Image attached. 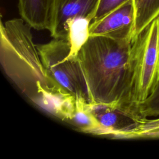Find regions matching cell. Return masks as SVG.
<instances>
[{
  "label": "cell",
  "instance_id": "cell-2",
  "mask_svg": "<svg viewBox=\"0 0 159 159\" xmlns=\"http://www.w3.org/2000/svg\"><path fill=\"white\" fill-rule=\"evenodd\" d=\"M131 43L129 40L90 36L81 48L77 60L85 81L89 103L134 107L130 66Z\"/></svg>",
  "mask_w": 159,
  "mask_h": 159
},
{
  "label": "cell",
  "instance_id": "cell-3",
  "mask_svg": "<svg viewBox=\"0 0 159 159\" xmlns=\"http://www.w3.org/2000/svg\"><path fill=\"white\" fill-rule=\"evenodd\" d=\"M130 66L132 104L137 110L153 92L159 80V16L132 40Z\"/></svg>",
  "mask_w": 159,
  "mask_h": 159
},
{
  "label": "cell",
  "instance_id": "cell-9",
  "mask_svg": "<svg viewBox=\"0 0 159 159\" xmlns=\"http://www.w3.org/2000/svg\"><path fill=\"white\" fill-rule=\"evenodd\" d=\"M91 20L86 17L73 19L66 25V37L70 50L68 58L77 60L78 53L87 42L89 37V26Z\"/></svg>",
  "mask_w": 159,
  "mask_h": 159
},
{
  "label": "cell",
  "instance_id": "cell-4",
  "mask_svg": "<svg viewBox=\"0 0 159 159\" xmlns=\"http://www.w3.org/2000/svg\"><path fill=\"white\" fill-rule=\"evenodd\" d=\"M37 47L49 75L76 98L88 101L85 81L78 60L68 58L70 47L67 39L53 38Z\"/></svg>",
  "mask_w": 159,
  "mask_h": 159
},
{
  "label": "cell",
  "instance_id": "cell-5",
  "mask_svg": "<svg viewBox=\"0 0 159 159\" xmlns=\"http://www.w3.org/2000/svg\"><path fill=\"white\" fill-rule=\"evenodd\" d=\"M88 107L103 128V135L132 139L145 119L130 106L91 104Z\"/></svg>",
  "mask_w": 159,
  "mask_h": 159
},
{
  "label": "cell",
  "instance_id": "cell-8",
  "mask_svg": "<svg viewBox=\"0 0 159 159\" xmlns=\"http://www.w3.org/2000/svg\"><path fill=\"white\" fill-rule=\"evenodd\" d=\"M55 0H19L18 8L21 18L36 30L52 29Z\"/></svg>",
  "mask_w": 159,
  "mask_h": 159
},
{
  "label": "cell",
  "instance_id": "cell-6",
  "mask_svg": "<svg viewBox=\"0 0 159 159\" xmlns=\"http://www.w3.org/2000/svg\"><path fill=\"white\" fill-rule=\"evenodd\" d=\"M135 25L133 1L127 2L101 19L92 21L90 36H104L119 40L132 41Z\"/></svg>",
  "mask_w": 159,
  "mask_h": 159
},
{
  "label": "cell",
  "instance_id": "cell-11",
  "mask_svg": "<svg viewBox=\"0 0 159 159\" xmlns=\"http://www.w3.org/2000/svg\"><path fill=\"white\" fill-rule=\"evenodd\" d=\"M133 3L135 25L132 40L159 16V0H133Z\"/></svg>",
  "mask_w": 159,
  "mask_h": 159
},
{
  "label": "cell",
  "instance_id": "cell-10",
  "mask_svg": "<svg viewBox=\"0 0 159 159\" xmlns=\"http://www.w3.org/2000/svg\"><path fill=\"white\" fill-rule=\"evenodd\" d=\"M81 131L103 135V128L88 107V101L84 99L76 98V105L72 117L68 121Z\"/></svg>",
  "mask_w": 159,
  "mask_h": 159
},
{
  "label": "cell",
  "instance_id": "cell-1",
  "mask_svg": "<svg viewBox=\"0 0 159 159\" xmlns=\"http://www.w3.org/2000/svg\"><path fill=\"white\" fill-rule=\"evenodd\" d=\"M31 27L22 18L1 22L0 62L11 80L29 99L50 112L70 93L45 68Z\"/></svg>",
  "mask_w": 159,
  "mask_h": 159
},
{
  "label": "cell",
  "instance_id": "cell-12",
  "mask_svg": "<svg viewBox=\"0 0 159 159\" xmlns=\"http://www.w3.org/2000/svg\"><path fill=\"white\" fill-rule=\"evenodd\" d=\"M137 111L143 118L159 117V80L153 92L138 105Z\"/></svg>",
  "mask_w": 159,
  "mask_h": 159
},
{
  "label": "cell",
  "instance_id": "cell-7",
  "mask_svg": "<svg viewBox=\"0 0 159 159\" xmlns=\"http://www.w3.org/2000/svg\"><path fill=\"white\" fill-rule=\"evenodd\" d=\"M100 0H55L53 20L50 30L53 38H66L70 20L86 17L93 20Z\"/></svg>",
  "mask_w": 159,
  "mask_h": 159
},
{
  "label": "cell",
  "instance_id": "cell-13",
  "mask_svg": "<svg viewBox=\"0 0 159 159\" xmlns=\"http://www.w3.org/2000/svg\"><path fill=\"white\" fill-rule=\"evenodd\" d=\"M131 1L133 0H100L94 17L92 21L101 19L120 6Z\"/></svg>",
  "mask_w": 159,
  "mask_h": 159
}]
</instances>
